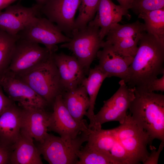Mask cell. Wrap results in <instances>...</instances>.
<instances>
[{
    "mask_svg": "<svg viewBox=\"0 0 164 164\" xmlns=\"http://www.w3.org/2000/svg\"><path fill=\"white\" fill-rule=\"evenodd\" d=\"M128 71L127 85L137 90L164 74V42L144 32Z\"/></svg>",
    "mask_w": 164,
    "mask_h": 164,
    "instance_id": "obj_1",
    "label": "cell"
},
{
    "mask_svg": "<svg viewBox=\"0 0 164 164\" xmlns=\"http://www.w3.org/2000/svg\"><path fill=\"white\" fill-rule=\"evenodd\" d=\"M87 74L88 77L84 78L81 85L84 87L89 97L90 106L85 116L90 121L89 128L93 129L95 125L94 111L96 100L103 82L108 76L97 65L90 68Z\"/></svg>",
    "mask_w": 164,
    "mask_h": 164,
    "instance_id": "obj_23",
    "label": "cell"
},
{
    "mask_svg": "<svg viewBox=\"0 0 164 164\" xmlns=\"http://www.w3.org/2000/svg\"><path fill=\"white\" fill-rule=\"evenodd\" d=\"M37 4L42 6L44 5L49 0H35Z\"/></svg>",
    "mask_w": 164,
    "mask_h": 164,
    "instance_id": "obj_35",
    "label": "cell"
},
{
    "mask_svg": "<svg viewBox=\"0 0 164 164\" xmlns=\"http://www.w3.org/2000/svg\"><path fill=\"white\" fill-rule=\"evenodd\" d=\"M33 139L22 133L12 146L11 164H42L41 154Z\"/></svg>",
    "mask_w": 164,
    "mask_h": 164,
    "instance_id": "obj_21",
    "label": "cell"
},
{
    "mask_svg": "<svg viewBox=\"0 0 164 164\" xmlns=\"http://www.w3.org/2000/svg\"><path fill=\"white\" fill-rule=\"evenodd\" d=\"M18 0H0V12Z\"/></svg>",
    "mask_w": 164,
    "mask_h": 164,
    "instance_id": "obj_34",
    "label": "cell"
},
{
    "mask_svg": "<svg viewBox=\"0 0 164 164\" xmlns=\"http://www.w3.org/2000/svg\"><path fill=\"white\" fill-rule=\"evenodd\" d=\"M119 5L128 10L131 9L135 0H116Z\"/></svg>",
    "mask_w": 164,
    "mask_h": 164,
    "instance_id": "obj_33",
    "label": "cell"
},
{
    "mask_svg": "<svg viewBox=\"0 0 164 164\" xmlns=\"http://www.w3.org/2000/svg\"><path fill=\"white\" fill-rule=\"evenodd\" d=\"M41 6L37 4L26 7L19 4L10 5L0 12V29L14 36L24 29L41 13Z\"/></svg>",
    "mask_w": 164,
    "mask_h": 164,
    "instance_id": "obj_14",
    "label": "cell"
},
{
    "mask_svg": "<svg viewBox=\"0 0 164 164\" xmlns=\"http://www.w3.org/2000/svg\"><path fill=\"white\" fill-rule=\"evenodd\" d=\"M18 35L14 36L0 29V76L7 70Z\"/></svg>",
    "mask_w": 164,
    "mask_h": 164,
    "instance_id": "obj_25",
    "label": "cell"
},
{
    "mask_svg": "<svg viewBox=\"0 0 164 164\" xmlns=\"http://www.w3.org/2000/svg\"><path fill=\"white\" fill-rule=\"evenodd\" d=\"M119 87L109 99L104 101L100 111L94 114V127L93 129H100L104 123L117 121L120 124L124 121L131 103L135 97L133 88L129 87L125 81L121 80Z\"/></svg>",
    "mask_w": 164,
    "mask_h": 164,
    "instance_id": "obj_7",
    "label": "cell"
},
{
    "mask_svg": "<svg viewBox=\"0 0 164 164\" xmlns=\"http://www.w3.org/2000/svg\"><path fill=\"white\" fill-rule=\"evenodd\" d=\"M14 102L5 94L0 85V115Z\"/></svg>",
    "mask_w": 164,
    "mask_h": 164,
    "instance_id": "obj_32",
    "label": "cell"
},
{
    "mask_svg": "<svg viewBox=\"0 0 164 164\" xmlns=\"http://www.w3.org/2000/svg\"><path fill=\"white\" fill-rule=\"evenodd\" d=\"M53 103V111L50 116L48 131L57 133L66 139L74 138L82 132H90L85 120L78 122L72 117L64 104L61 94L56 97Z\"/></svg>",
    "mask_w": 164,
    "mask_h": 164,
    "instance_id": "obj_11",
    "label": "cell"
},
{
    "mask_svg": "<svg viewBox=\"0 0 164 164\" xmlns=\"http://www.w3.org/2000/svg\"><path fill=\"white\" fill-rule=\"evenodd\" d=\"M61 94L64 104L72 117L77 122H82L90 106L89 97L84 87L80 85Z\"/></svg>",
    "mask_w": 164,
    "mask_h": 164,
    "instance_id": "obj_22",
    "label": "cell"
},
{
    "mask_svg": "<svg viewBox=\"0 0 164 164\" xmlns=\"http://www.w3.org/2000/svg\"><path fill=\"white\" fill-rule=\"evenodd\" d=\"M149 92L155 91H164V74L160 78L153 80L148 84L142 89L139 90Z\"/></svg>",
    "mask_w": 164,
    "mask_h": 164,
    "instance_id": "obj_29",
    "label": "cell"
},
{
    "mask_svg": "<svg viewBox=\"0 0 164 164\" xmlns=\"http://www.w3.org/2000/svg\"><path fill=\"white\" fill-rule=\"evenodd\" d=\"M133 88L135 97L129 109L132 120L152 142L164 141V95Z\"/></svg>",
    "mask_w": 164,
    "mask_h": 164,
    "instance_id": "obj_2",
    "label": "cell"
},
{
    "mask_svg": "<svg viewBox=\"0 0 164 164\" xmlns=\"http://www.w3.org/2000/svg\"><path fill=\"white\" fill-rule=\"evenodd\" d=\"M18 35L19 38L43 44L52 53L55 52L56 45L71 39L54 23L47 18L39 16L33 19Z\"/></svg>",
    "mask_w": 164,
    "mask_h": 164,
    "instance_id": "obj_10",
    "label": "cell"
},
{
    "mask_svg": "<svg viewBox=\"0 0 164 164\" xmlns=\"http://www.w3.org/2000/svg\"><path fill=\"white\" fill-rule=\"evenodd\" d=\"M102 49L97 53L99 63L97 65L108 77H115L124 80L127 83L128 80L129 66L133 57L123 56L116 53L111 46L103 41Z\"/></svg>",
    "mask_w": 164,
    "mask_h": 164,
    "instance_id": "obj_16",
    "label": "cell"
},
{
    "mask_svg": "<svg viewBox=\"0 0 164 164\" xmlns=\"http://www.w3.org/2000/svg\"><path fill=\"white\" fill-rule=\"evenodd\" d=\"M86 145L102 151L118 164H134L111 129H91Z\"/></svg>",
    "mask_w": 164,
    "mask_h": 164,
    "instance_id": "obj_15",
    "label": "cell"
},
{
    "mask_svg": "<svg viewBox=\"0 0 164 164\" xmlns=\"http://www.w3.org/2000/svg\"><path fill=\"white\" fill-rule=\"evenodd\" d=\"M114 134L134 164L143 163L149 153L147 145H152L148 134L128 114L124 121L111 129Z\"/></svg>",
    "mask_w": 164,
    "mask_h": 164,
    "instance_id": "obj_6",
    "label": "cell"
},
{
    "mask_svg": "<svg viewBox=\"0 0 164 164\" xmlns=\"http://www.w3.org/2000/svg\"><path fill=\"white\" fill-rule=\"evenodd\" d=\"M100 0H81L79 7V14L75 20V29L87 26L94 18Z\"/></svg>",
    "mask_w": 164,
    "mask_h": 164,
    "instance_id": "obj_27",
    "label": "cell"
},
{
    "mask_svg": "<svg viewBox=\"0 0 164 164\" xmlns=\"http://www.w3.org/2000/svg\"><path fill=\"white\" fill-rule=\"evenodd\" d=\"M145 32L144 24L138 20L124 25L118 23L111 29L104 42L110 44L118 54L134 57L141 38Z\"/></svg>",
    "mask_w": 164,
    "mask_h": 164,
    "instance_id": "obj_9",
    "label": "cell"
},
{
    "mask_svg": "<svg viewBox=\"0 0 164 164\" xmlns=\"http://www.w3.org/2000/svg\"><path fill=\"white\" fill-rule=\"evenodd\" d=\"M22 110L14 102L0 115V142L12 147L19 138L22 127Z\"/></svg>",
    "mask_w": 164,
    "mask_h": 164,
    "instance_id": "obj_20",
    "label": "cell"
},
{
    "mask_svg": "<svg viewBox=\"0 0 164 164\" xmlns=\"http://www.w3.org/2000/svg\"><path fill=\"white\" fill-rule=\"evenodd\" d=\"M53 53L38 43L19 37L6 71L15 75H20L43 63Z\"/></svg>",
    "mask_w": 164,
    "mask_h": 164,
    "instance_id": "obj_8",
    "label": "cell"
},
{
    "mask_svg": "<svg viewBox=\"0 0 164 164\" xmlns=\"http://www.w3.org/2000/svg\"><path fill=\"white\" fill-rule=\"evenodd\" d=\"M96 16L88 24L98 26L101 39L103 40L111 27L127 15L128 10L111 0H100Z\"/></svg>",
    "mask_w": 164,
    "mask_h": 164,
    "instance_id": "obj_19",
    "label": "cell"
},
{
    "mask_svg": "<svg viewBox=\"0 0 164 164\" xmlns=\"http://www.w3.org/2000/svg\"><path fill=\"white\" fill-rule=\"evenodd\" d=\"M164 8V0H135L131 9L138 15L144 12Z\"/></svg>",
    "mask_w": 164,
    "mask_h": 164,
    "instance_id": "obj_28",
    "label": "cell"
},
{
    "mask_svg": "<svg viewBox=\"0 0 164 164\" xmlns=\"http://www.w3.org/2000/svg\"><path fill=\"white\" fill-rule=\"evenodd\" d=\"M138 16L144 21L146 32L164 42V8L143 12Z\"/></svg>",
    "mask_w": 164,
    "mask_h": 164,
    "instance_id": "obj_24",
    "label": "cell"
},
{
    "mask_svg": "<svg viewBox=\"0 0 164 164\" xmlns=\"http://www.w3.org/2000/svg\"><path fill=\"white\" fill-rule=\"evenodd\" d=\"M100 32L98 26L88 24L83 27L74 29L70 40L60 46L73 53L86 74H88L91 65L104 41L101 38Z\"/></svg>",
    "mask_w": 164,
    "mask_h": 164,
    "instance_id": "obj_4",
    "label": "cell"
},
{
    "mask_svg": "<svg viewBox=\"0 0 164 164\" xmlns=\"http://www.w3.org/2000/svg\"><path fill=\"white\" fill-rule=\"evenodd\" d=\"M76 164H118L105 153L86 145L77 153Z\"/></svg>",
    "mask_w": 164,
    "mask_h": 164,
    "instance_id": "obj_26",
    "label": "cell"
},
{
    "mask_svg": "<svg viewBox=\"0 0 164 164\" xmlns=\"http://www.w3.org/2000/svg\"><path fill=\"white\" fill-rule=\"evenodd\" d=\"M0 85L7 96L21 107L45 109L48 104L24 81L7 71L0 76Z\"/></svg>",
    "mask_w": 164,
    "mask_h": 164,
    "instance_id": "obj_12",
    "label": "cell"
},
{
    "mask_svg": "<svg viewBox=\"0 0 164 164\" xmlns=\"http://www.w3.org/2000/svg\"><path fill=\"white\" fill-rule=\"evenodd\" d=\"M164 146V141H161L157 151L154 146L150 145L151 152L145 160L143 163V164H157L161 152Z\"/></svg>",
    "mask_w": 164,
    "mask_h": 164,
    "instance_id": "obj_30",
    "label": "cell"
},
{
    "mask_svg": "<svg viewBox=\"0 0 164 164\" xmlns=\"http://www.w3.org/2000/svg\"><path fill=\"white\" fill-rule=\"evenodd\" d=\"M53 57L59 71L63 92L73 90L81 85L86 73L73 55L54 52Z\"/></svg>",
    "mask_w": 164,
    "mask_h": 164,
    "instance_id": "obj_17",
    "label": "cell"
},
{
    "mask_svg": "<svg viewBox=\"0 0 164 164\" xmlns=\"http://www.w3.org/2000/svg\"><path fill=\"white\" fill-rule=\"evenodd\" d=\"M90 132H82L75 138L68 139L48 133L37 148L50 164H76L77 152L87 142Z\"/></svg>",
    "mask_w": 164,
    "mask_h": 164,
    "instance_id": "obj_5",
    "label": "cell"
},
{
    "mask_svg": "<svg viewBox=\"0 0 164 164\" xmlns=\"http://www.w3.org/2000/svg\"><path fill=\"white\" fill-rule=\"evenodd\" d=\"M53 54L46 61L29 71L17 76L49 104L63 92Z\"/></svg>",
    "mask_w": 164,
    "mask_h": 164,
    "instance_id": "obj_3",
    "label": "cell"
},
{
    "mask_svg": "<svg viewBox=\"0 0 164 164\" xmlns=\"http://www.w3.org/2000/svg\"><path fill=\"white\" fill-rule=\"evenodd\" d=\"M12 147L0 142V164H10Z\"/></svg>",
    "mask_w": 164,
    "mask_h": 164,
    "instance_id": "obj_31",
    "label": "cell"
},
{
    "mask_svg": "<svg viewBox=\"0 0 164 164\" xmlns=\"http://www.w3.org/2000/svg\"><path fill=\"white\" fill-rule=\"evenodd\" d=\"M21 108L22 115L21 132L39 143H42L48 133L51 113L46 111L45 109L38 108Z\"/></svg>",
    "mask_w": 164,
    "mask_h": 164,
    "instance_id": "obj_18",
    "label": "cell"
},
{
    "mask_svg": "<svg viewBox=\"0 0 164 164\" xmlns=\"http://www.w3.org/2000/svg\"><path fill=\"white\" fill-rule=\"evenodd\" d=\"M81 0H49L41 6V12L71 38L74 29V17Z\"/></svg>",
    "mask_w": 164,
    "mask_h": 164,
    "instance_id": "obj_13",
    "label": "cell"
}]
</instances>
